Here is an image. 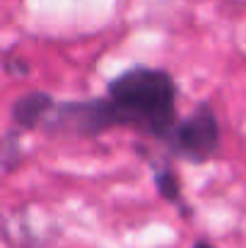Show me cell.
Returning a JSON list of instances; mask_svg holds the SVG:
<instances>
[{
  "label": "cell",
  "mask_w": 246,
  "mask_h": 248,
  "mask_svg": "<svg viewBox=\"0 0 246 248\" xmlns=\"http://www.w3.org/2000/svg\"><path fill=\"white\" fill-rule=\"evenodd\" d=\"M19 140H22V135H19L17 130L10 128V130L5 133V140H2V171H5V173H12L15 166L19 164V155H22Z\"/></svg>",
  "instance_id": "obj_5"
},
{
  "label": "cell",
  "mask_w": 246,
  "mask_h": 248,
  "mask_svg": "<svg viewBox=\"0 0 246 248\" xmlns=\"http://www.w3.org/2000/svg\"><path fill=\"white\" fill-rule=\"evenodd\" d=\"M191 248H217L213 241H208V239H198V241H193V246Z\"/></svg>",
  "instance_id": "obj_7"
},
{
  "label": "cell",
  "mask_w": 246,
  "mask_h": 248,
  "mask_svg": "<svg viewBox=\"0 0 246 248\" xmlns=\"http://www.w3.org/2000/svg\"><path fill=\"white\" fill-rule=\"evenodd\" d=\"M56 104H58L56 96L49 92H41V89H32V92L19 94L10 106V128L17 130L19 135L44 128L49 116L53 113Z\"/></svg>",
  "instance_id": "obj_4"
},
{
  "label": "cell",
  "mask_w": 246,
  "mask_h": 248,
  "mask_svg": "<svg viewBox=\"0 0 246 248\" xmlns=\"http://www.w3.org/2000/svg\"><path fill=\"white\" fill-rule=\"evenodd\" d=\"M5 73L12 75V78H24V75H29V65H27L24 58H12L7 53L5 56Z\"/></svg>",
  "instance_id": "obj_6"
},
{
  "label": "cell",
  "mask_w": 246,
  "mask_h": 248,
  "mask_svg": "<svg viewBox=\"0 0 246 248\" xmlns=\"http://www.w3.org/2000/svg\"><path fill=\"white\" fill-rule=\"evenodd\" d=\"M179 121L176 78L166 68L135 63L111 78L101 96L58 101L41 130L51 138H101L111 130H133L164 145Z\"/></svg>",
  "instance_id": "obj_1"
},
{
  "label": "cell",
  "mask_w": 246,
  "mask_h": 248,
  "mask_svg": "<svg viewBox=\"0 0 246 248\" xmlns=\"http://www.w3.org/2000/svg\"><path fill=\"white\" fill-rule=\"evenodd\" d=\"M171 159L188 164H208L222 152V123L210 101H198L188 116H183L169 140L162 145Z\"/></svg>",
  "instance_id": "obj_2"
},
{
  "label": "cell",
  "mask_w": 246,
  "mask_h": 248,
  "mask_svg": "<svg viewBox=\"0 0 246 248\" xmlns=\"http://www.w3.org/2000/svg\"><path fill=\"white\" fill-rule=\"evenodd\" d=\"M135 152L148 162L150 171H152V181H155V188L160 193L166 205L176 207L181 212V217H191V205L186 202L183 198V186H181V178H179V171L174 166V159L164 152L162 157H157L152 150H148L145 145H135Z\"/></svg>",
  "instance_id": "obj_3"
}]
</instances>
